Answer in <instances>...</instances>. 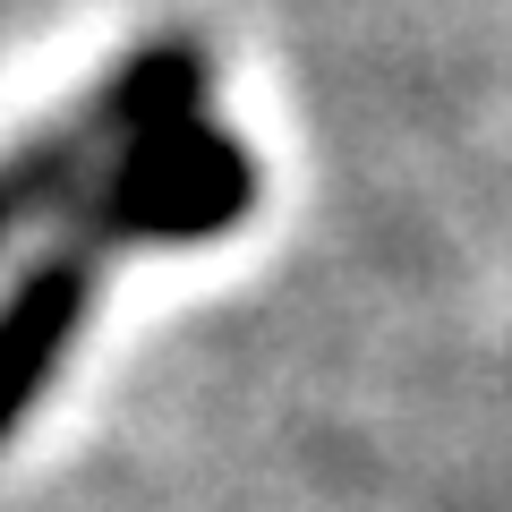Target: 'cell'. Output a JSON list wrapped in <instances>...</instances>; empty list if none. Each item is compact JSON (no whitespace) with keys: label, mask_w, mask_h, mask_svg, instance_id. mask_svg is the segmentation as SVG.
I'll list each match as a JSON object with an SVG mask.
<instances>
[{"label":"cell","mask_w":512,"mask_h":512,"mask_svg":"<svg viewBox=\"0 0 512 512\" xmlns=\"http://www.w3.org/2000/svg\"><path fill=\"white\" fill-rule=\"evenodd\" d=\"M205 103H214V52H205L197 35L137 43L77 111L43 120L35 137H18V146L0 154V248H18L43 222L60 231V222L77 214V197H86L120 154H137V146H154V137H171V128L205 120Z\"/></svg>","instance_id":"cell-1"},{"label":"cell","mask_w":512,"mask_h":512,"mask_svg":"<svg viewBox=\"0 0 512 512\" xmlns=\"http://www.w3.org/2000/svg\"><path fill=\"white\" fill-rule=\"evenodd\" d=\"M94 265H103V256H86L77 239L52 231V248L0 291V444L18 436V419L35 410V393L60 376V359H69L77 325H86V308H94Z\"/></svg>","instance_id":"cell-3"},{"label":"cell","mask_w":512,"mask_h":512,"mask_svg":"<svg viewBox=\"0 0 512 512\" xmlns=\"http://www.w3.org/2000/svg\"><path fill=\"white\" fill-rule=\"evenodd\" d=\"M256 205V154L239 146L222 120H188L154 146L120 154L103 180L77 197V214L60 222V239H77L86 256L111 248H188V239L239 231Z\"/></svg>","instance_id":"cell-2"}]
</instances>
